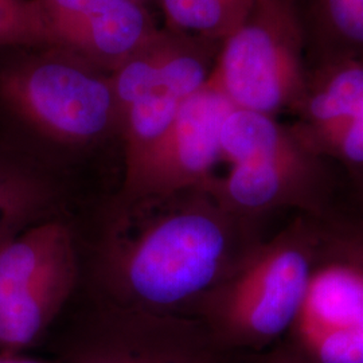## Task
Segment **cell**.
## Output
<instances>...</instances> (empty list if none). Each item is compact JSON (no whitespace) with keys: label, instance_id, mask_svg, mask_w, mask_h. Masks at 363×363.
<instances>
[{"label":"cell","instance_id":"obj_1","mask_svg":"<svg viewBox=\"0 0 363 363\" xmlns=\"http://www.w3.org/2000/svg\"><path fill=\"white\" fill-rule=\"evenodd\" d=\"M253 244L247 220L206 189L115 203L96 276L118 304L187 315Z\"/></svg>","mask_w":363,"mask_h":363},{"label":"cell","instance_id":"obj_2","mask_svg":"<svg viewBox=\"0 0 363 363\" xmlns=\"http://www.w3.org/2000/svg\"><path fill=\"white\" fill-rule=\"evenodd\" d=\"M0 136L55 167L120 136L112 73L64 46L0 49Z\"/></svg>","mask_w":363,"mask_h":363},{"label":"cell","instance_id":"obj_3","mask_svg":"<svg viewBox=\"0 0 363 363\" xmlns=\"http://www.w3.org/2000/svg\"><path fill=\"white\" fill-rule=\"evenodd\" d=\"M322 235L296 220L267 242H255L218 284L187 312L223 350H259L295 323Z\"/></svg>","mask_w":363,"mask_h":363},{"label":"cell","instance_id":"obj_4","mask_svg":"<svg viewBox=\"0 0 363 363\" xmlns=\"http://www.w3.org/2000/svg\"><path fill=\"white\" fill-rule=\"evenodd\" d=\"M79 277L73 230L42 220L0 245V354H21L46 334Z\"/></svg>","mask_w":363,"mask_h":363},{"label":"cell","instance_id":"obj_5","mask_svg":"<svg viewBox=\"0 0 363 363\" xmlns=\"http://www.w3.org/2000/svg\"><path fill=\"white\" fill-rule=\"evenodd\" d=\"M230 354L194 316L103 296L76 319L60 358L61 363H228Z\"/></svg>","mask_w":363,"mask_h":363},{"label":"cell","instance_id":"obj_6","mask_svg":"<svg viewBox=\"0 0 363 363\" xmlns=\"http://www.w3.org/2000/svg\"><path fill=\"white\" fill-rule=\"evenodd\" d=\"M323 238L292 346L310 363H363V237Z\"/></svg>","mask_w":363,"mask_h":363},{"label":"cell","instance_id":"obj_7","mask_svg":"<svg viewBox=\"0 0 363 363\" xmlns=\"http://www.w3.org/2000/svg\"><path fill=\"white\" fill-rule=\"evenodd\" d=\"M234 106L205 85L186 99L169 130L140 159L124 169L116 203L162 198L202 189L220 157V128Z\"/></svg>","mask_w":363,"mask_h":363},{"label":"cell","instance_id":"obj_8","mask_svg":"<svg viewBox=\"0 0 363 363\" xmlns=\"http://www.w3.org/2000/svg\"><path fill=\"white\" fill-rule=\"evenodd\" d=\"M57 46L113 73L159 30L133 0H34Z\"/></svg>","mask_w":363,"mask_h":363},{"label":"cell","instance_id":"obj_9","mask_svg":"<svg viewBox=\"0 0 363 363\" xmlns=\"http://www.w3.org/2000/svg\"><path fill=\"white\" fill-rule=\"evenodd\" d=\"M286 52L262 15L247 22L225 39L218 67L208 84L233 104L271 115L286 103Z\"/></svg>","mask_w":363,"mask_h":363},{"label":"cell","instance_id":"obj_10","mask_svg":"<svg viewBox=\"0 0 363 363\" xmlns=\"http://www.w3.org/2000/svg\"><path fill=\"white\" fill-rule=\"evenodd\" d=\"M169 27L151 38L112 73L118 116L145 94L164 91L189 99L208 84V42Z\"/></svg>","mask_w":363,"mask_h":363},{"label":"cell","instance_id":"obj_11","mask_svg":"<svg viewBox=\"0 0 363 363\" xmlns=\"http://www.w3.org/2000/svg\"><path fill=\"white\" fill-rule=\"evenodd\" d=\"M57 167L0 136V245L58 217Z\"/></svg>","mask_w":363,"mask_h":363},{"label":"cell","instance_id":"obj_12","mask_svg":"<svg viewBox=\"0 0 363 363\" xmlns=\"http://www.w3.org/2000/svg\"><path fill=\"white\" fill-rule=\"evenodd\" d=\"M298 155L235 163L225 178L203 187L220 205L242 220L304 199Z\"/></svg>","mask_w":363,"mask_h":363},{"label":"cell","instance_id":"obj_13","mask_svg":"<svg viewBox=\"0 0 363 363\" xmlns=\"http://www.w3.org/2000/svg\"><path fill=\"white\" fill-rule=\"evenodd\" d=\"M220 156L233 164L296 155L269 115L233 108L220 128Z\"/></svg>","mask_w":363,"mask_h":363},{"label":"cell","instance_id":"obj_14","mask_svg":"<svg viewBox=\"0 0 363 363\" xmlns=\"http://www.w3.org/2000/svg\"><path fill=\"white\" fill-rule=\"evenodd\" d=\"M166 26L202 38L226 39L242 26L259 0H157Z\"/></svg>","mask_w":363,"mask_h":363},{"label":"cell","instance_id":"obj_15","mask_svg":"<svg viewBox=\"0 0 363 363\" xmlns=\"http://www.w3.org/2000/svg\"><path fill=\"white\" fill-rule=\"evenodd\" d=\"M184 99L155 91L145 94L124 111L120 121V138L124 147V169L154 145L169 130Z\"/></svg>","mask_w":363,"mask_h":363},{"label":"cell","instance_id":"obj_16","mask_svg":"<svg viewBox=\"0 0 363 363\" xmlns=\"http://www.w3.org/2000/svg\"><path fill=\"white\" fill-rule=\"evenodd\" d=\"M57 46L34 0H0V49Z\"/></svg>","mask_w":363,"mask_h":363},{"label":"cell","instance_id":"obj_17","mask_svg":"<svg viewBox=\"0 0 363 363\" xmlns=\"http://www.w3.org/2000/svg\"><path fill=\"white\" fill-rule=\"evenodd\" d=\"M311 116L325 125L363 117V69L339 73L310 103Z\"/></svg>","mask_w":363,"mask_h":363},{"label":"cell","instance_id":"obj_18","mask_svg":"<svg viewBox=\"0 0 363 363\" xmlns=\"http://www.w3.org/2000/svg\"><path fill=\"white\" fill-rule=\"evenodd\" d=\"M328 7L337 30L363 43V0H328Z\"/></svg>","mask_w":363,"mask_h":363},{"label":"cell","instance_id":"obj_19","mask_svg":"<svg viewBox=\"0 0 363 363\" xmlns=\"http://www.w3.org/2000/svg\"><path fill=\"white\" fill-rule=\"evenodd\" d=\"M342 154L352 163H363V117L328 124Z\"/></svg>","mask_w":363,"mask_h":363},{"label":"cell","instance_id":"obj_20","mask_svg":"<svg viewBox=\"0 0 363 363\" xmlns=\"http://www.w3.org/2000/svg\"><path fill=\"white\" fill-rule=\"evenodd\" d=\"M259 363H310L301 352H298L292 345L288 347L273 351Z\"/></svg>","mask_w":363,"mask_h":363},{"label":"cell","instance_id":"obj_21","mask_svg":"<svg viewBox=\"0 0 363 363\" xmlns=\"http://www.w3.org/2000/svg\"><path fill=\"white\" fill-rule=\"evenodd\" d=\"M7 355V354H6ZM7 363H43L35 359H30L26 357H21V354H15V355H7Z\"/></svg>","mask_w":363,"mask_h":363},{"label":"cell","instance_id":"obj_22","mask_svg":"<svg viewBox=\"0 0 363 363\" xmlns=\"http://www.w3.org/2000/svg\"><path fill=\"white\" fill-rule=\"evenodd\" d=\"M0 363H7V355L6 354H0Z\"/></svg>","mask_w":363,"mask_h":363},{"label":"cell","instance_id":"obj_23","mask_svg":"<svg viewBox=\"0 0 363 363\" xmlns=\"http://www.w3.org/2000/svg\"><path fill=\"white\" fill-rule=\"evenodd\" d=\"M133 1H136V3H140V4H145V6H147V3H148L150 0H133Z\"/></svg>","mask_w":363,"mask_h":363}]
</instances>
